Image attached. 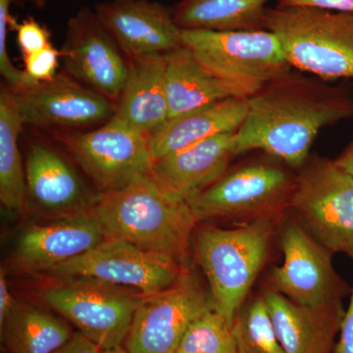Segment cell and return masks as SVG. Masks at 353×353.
I'll return each instance as SVG.
<instances>
[{
  "instance_id": "cell-1",
  "label": "cell",
  "mask_w": 353,
  "mask_h": 353,
  "mask_svg": "<svg viewBox=\"0 0 353 353\" xmlns=\"http://www.w3.org/2000/svg\"><path fill=\"white\" fill-rule=\"evenodd\" d=\"M350 119V88L292 70L248 99V114L236 132V153L262 150L301 169L321 130Z\"/></svg>"
},
{
  "instance_id": "cell-2",
  "label": "cell",
  "mask_w": 353,
  "mask_h": 353,
  "mask_svg": "<svg viewBox=\"0 0 353 353\" xmlns=\"http://www.w3.org/2000/svg\"><path fill=\"white\" fill-rule=\"evenodd\" d=\"M90 213L105 239L129 241L183 267L199 222L188 201L165 190L152 173L101 194Z\"/></svg>"
},
{
  "instance_id": "cell-3",
  "label": "cell",
  "mask_w": 353,
  "mask_h": 353,
  "mask_svg": "<svg viewBox=\"0 0 353 353\" xmlns=\"http://www.w3.org/2000/svg\"><path fill=\"white\" fill-rule=\"evenodd\" d=\"M275 214L234 229L208 227L197 232L196 259L208 281L213 309L230 326L266 261Z\"/></svg>"
},
{
  "instance_id": "cell-4",
  "label": "cell",
  "mask_w": 353,
  "mask_h": 353,
  "mask_svg": "<svg viewBox=\"0 0 353 353\" xmlns=\"http://www.w3.org/2000/svg\"><path fill=\"white\" fill-rule=\"evenodd\" d=\"M263 27L277 37L292 68L327 82L353 79V13L267 7Z\"/></svg>"
},
{
  "instance_id": "cell-5",
  "label": "cell",
  "mask_w": 353,
  "mask_h": 353,
  "mask_svg": "<svg viewBox=\"0 0 353 353\" xmlns=\"http://www.w3.org/2000/svg\"><path fill=\"white\" fill-rule=\"evenodd\" d=\"M183 41L234 97L250 99L292 69L277 37L267 30H183Z\"/></svg>"
},
{
  "instance_id": "cell-6",
  "label": "cell",
  "mask_w": 353,
  "mask_h": 353,
  "mask_svg": "<svg viewBox=\"0 0 353 353\" xmlns=\"http://www.w3.org/2000/svg\"><path fill=\"white\" fill-rule=\"evenodd\" d=\"M64 279L43 290V301L102 350L122 347L145 296L95 279Z\"/></svg>"
},
{
  "instance_id": "cell-7",
  "label": "cell",
  "mask_w": 353,
  "mask_h": 353,
  "mask_svg": "<svg viewBox=\"0 0 353 353\" xmlns=\"http://www.w3.org/2000/svg\"><path fill=\"white\" fill-rule=\"evenodd\" d=\"M289 208L323 245L353 261V176L334 160L309 157L296 175Z\"/></svg>"
},
{
  "instance_id": "cell-8",
  "label": "cell",
  "mask_w": 353,
  "mask_h": 353,
  "mask_svg": "<svg viewBox=\"0 0 353 353\" xmlns=\"http://www.w3.org/2000/svg\"><path fill=\"white\" fill-rule=\"evenodd\" d=\"M58 141L101 194L124 189L152 173L150 137L115 116L88 132H57Z\"/></svg>"
},
{
  "instance_id": "cell-9",
  "label": "cell",
  "mask_w": 353,
  "mask_h": 353,
  "mask_svg": "<svg viewBox=\"0 0 353 353\" xmlns=\"http://www.w3.org/2000/svg\"><path fill=\"white\" fill-rule=\"evenodd\" d=\"M296 176L271 162L229 169L219 180L188 199L197 221L257 218L289 206Z\"/></svg>"
},
{
  "instance_id": "cell-10",
  "label": "cell",
  "mask_w": 353,
  "mask_h": 353,
  "mask_svg": "<svg viewBox=\"0 0 353 353\" xmlns=\"http://www.w3.org/2000/svg\"><path fill=\"white\" fill-rule=\"evenodd\" d=\"M210 309V292L185 270L170 287L143 296L124 347L129 353H176L190 325Z\"/></svg>"
},
{
  "instance_id": "cell-11",
  "label": "cell",
  "mask_w": 353,
  "mask_h": 353,
  "mask_svg": "<svg viewBox=\"0 0 353 353\" xmlns=\"http://www.w3.org/2000/svg\"><path fill=\"white\" fill-rule=\"evenodd\" d=\"M284 261L271 273L274 290L294 303L321 307L341 303L352 292L334 271V253L297 222L285 225L281 234Z\"/></svg>"
},
{
  "instance_id": "cell-12",
  "label": "cell",
  "mask_w": 353,
  "mask_h": 353,
  "mask_svg": "<svg viewBox=\"0 0 353 353\" xmlns=\"http://www.w3.org/2000/svg\"><path fill=\"white\" fill-rule=\"evenodd\" d=\"M185 270L173 260L145 252L129 241L105 239L80 256L55 267L46 275L92 278L150 296L170 287Z\"/></svg>"
},
{
  "instance_id": "cell-13",
  "label": "cell",
  "mask_w": 353,
  "mask_h": 353,
  "mask_svg": "<svg viewBox=\"0 0 353 353\" xmlns=\"http://www.w3.org/2000/svg\"><path fill=\"white\" fill-rule=\"evenodd\" d=\"M11 90L24 126L73 131L101 126L115 115V103L64 71L48 82Z\"/></svg>"
},
{
  "instance_id": "cell-14",
  "label": "cell",
  "mask_w": 353,
  "mask_h": 353,
  "mask_svg": "<svg viewBox=\"0 0 353 353\" xmlns=\"http://www.w3.org/2000/svg\"><path fill=\"white\" fill-rule=\"evenodd\" d=\"M65 73L117 103L128 75V60L94 11L80 9L67 22L61 50Z\"/></svg>"
},
{
  "instance_id": "cell-15",
  "label": "cell",
  "mask_w": 353,
  "mask_h": 353,
  "mask_svg": "<svg viewBox=\"0 0 353 353\" xmlns=\"http://www.w3.org/2000/svg\"><path fill=\"white\" fill-rule=\"evenodd\" d=\"M126 57L167 54L183 46L173 8L152 0H109L94 10Z\"/></svg>"
},
{
  "instance_id": "cell-16",
  "label": "cell",
  "mask_w": 353,
  "mask_h": 353,
  "mask_svg": "<svg viewBox=\"0 0 353 353\" xmlns=\"http://www.w3.org/2000/svg\"><path fill=\"white\" fill-rule=\"evenodd\" d=\"M25 171L27 202L57 218L88 212L101 194L88 189L65 155L41 139L30 143Z\"/></svg>"
},
{
  "instance_id": "cell-17",
  "label": "cell",
  "mask_w": 353,
  "mask_h": 353,
  "mask_svg": "<svg viewBox=\"0 0 353 353\" xmlns=\"http://www.w3.org/2000/svg\"><path fill=\"white\" fill-rule=\"evenodd\" d=\"M105 240L99 222L88 212L57 217L34 225L21 234L13 266L26 273H48Z\"/></svg>"
},
{
  "instance_id": "cell-18",
  "label": "cell",
  "mask_w": 353,
  "mask_h": 353,
  "mask_svg": "<svg viewBox=\"0 0 353 353\" xmlns=\"http://www.w3.org/2000/svg\"><path fill=\"white\" fill-rule=\"evenodd\" d=\"M236 155V132L221 134L154 160L152 175L165 190L188 201L219 180Z\"/></svg>"
},
{
  "instance_id": "cell-19",
  "label": "cell",
  "mask_w": 353,
  "mask_h": 353,
  "mask_svg": "<svg viewBox=\"0 0 353 353\" xmlns=\"http://www.w3.org/2000/svg\"><path fill=\"white\" fill-rule=\"evenodd\" d=\"M264 297L285 353H334L345 312L341 301L306 307L274 290Z\"/></svg>"
},
{
  "instance_id": "cell-20",
  "label": "cell",
  "mask_w": 353,
  "mask_h": 353,
  "mask_svg": "<svg viewBox=\"0 0 353 353\" xmlns=\"http://www.w3.org/2000/svg\"><path fill=\"white\" fill-rule=\"evenodd\" d=\"M127 60L126 82L114 116L150 137L169 120L165 55L127 57Z\"/></svg>"
},
{
  "instance_id": "cell-21",
  "label": "cell",
  "mask_w": 353,
  "mask_h": 353,
  "mask_svg": "<svg viewBox=\"0 0 353 353\" xmlns=\"http://www.w3.org/2000/svg\"><path fill=\"white\" fill-rule=\"evenodd\" d=\"M248 110V99L233 97L171 118L150 137L153 160L218 134L238 131Z\"/></svg>"
},
{
  "instance_id": "cell-22",
  "label": "cell",
  "mask_w": 353,
  "mask_h": 353,
  "mask_svg": "<svg viewBox=\"0 0 353 353\" xmlns=\"http://www.w3.org/2000/svg\"><path fill=\"white\" fill-rule=\"evenodd\" d=\"M165 60L169 119L211 102L233 97L226 87L203 69L185 46L165 54Z\"/></svg>"
},
{
  "instance_id": "cell-23",
  "label": "cell",
  "mask_w": 353,
  "mask_h": 353,
  "mask_svg": "<svg viewBox=\"0 0 353 353\" xmlns=\"http://www.w3.org/2000/svg\"><path fill=\"white\" fill-rule=\"evenodd\" d=\"M267 0H179L174 18L182 30H264Z\"/></svg>"
},
{
  "instance_id": "cell-24",
  "label": "cell",
  "mask_w": 353,
  "mask_h": 353,
  "mask_svg": "<svg viewBox=\"0 0 353 353\" xmlns=\"http://www.w3.org/2000/svg\"><path fill=\"white\" fill-rule=\"evenodd\" d=\"M0 331L9 353H54L74 334L64 319L19 303Z\"/></svg>"
},
{
  "instance_id": "cell-25",
  "label": "cell",
  "mask_w": 353,
  "mask_h": 353,
  "mask_svg": "<svg viewBox=\"0 0 353 353\" xmlns=\"http://www.w3.org/2000/svg\"><path fill=\"white\" fill-rule=\"evenodd\" d=\"M24 123L10 88L0 92V201L8 211L21 213L27 204L25 165L18 139Z\"/></svg>"
},
{
  "instance_id": "cell-26",
  "label": "cell",
  "mask_w": 353,
  "mask_h": 353,
  "mask_svg": "<svg viewBox=\"0 0 353 353\" xmlns=\"http://www.w3.org/2000/svg\"><path fill=\"white\" fill-rule=\"evenodd\" d=\"M238 353H285L265 297L243 304L233 324Z\"/></svg>"
},
{
  "instance_id": "cell-27",
  "label": "cell",
  "mask_w": 353,
  "mask_h": 353,
  "mask_svg": "<svg viewBox=\"0 0 353 353\" xmlns=\"http://www.w3.org/2000/svg\"><path fill=\"white\" fill-rule=\"evenodd\" d=\"M176 353H238L233 327L210 309L190 325Z\"/></svg>"
},
{
  "instance_id": "cell-28",
  "label": "cell",
  "mask_w": 353,
  "mask_h": 353,
  "mask_svg": "<svg viewBox=\"0 0 353 353\" xmlns=\"http://www.w3.org/2000/svg\"><path fill=\"white\" fill-rule=\"evenodd\" d=\"M16 0H0V73L8 83V88L19 90L32 85L24 71L19 70L11 61L7 50L8 26L14 20L10 15V6Z\"/></svg>"
},
{
  "instance_id": "cell-29",
  "label": "cell",
  "mask_w": 353,
  "mask_h": 353,
  "mask_svg": "<svg viewBox=\"0 0 353 353\" xmlns=\"http://www.w3.org/2000/svg\"><path fill=\"white\" fill-rule=\"evenodd\" d=\"M61 50H58L53 44L43 50L23 57L26 77L32 85L48 82L57 75Z\"/></svg>"
},
{
  "instance_id": "cell-30",
  "label": "cell",
  "mask_w": 353,
  "mask_h": 353,
  "mask_svg": "<svg viewBox=\"0 0 353 353\" xmlns=\"http://www.w3.org/2000/svg\"><path fill=\"white\" fill-rule=\"evenodd\" d=\"M17 32V43L23 57L37 52L52 44L51 34L48 28L44 27L34 18L29 17L17 23L15 20L10 25Z\"/></svg>"
},
{
  "instance_id": "cell-31",
  "label": "cell",
  "mask_w": 353,
  "mask_h": 353,
  "mask_svg": "<svg viewBox=\"0 0 353 353\" xmlns=\"http://www.w3.org/2000/svg\"><path fill=\"white\" fill-rule=\"evenodd\" d=\"M279 7H309L353 13V0H278Z\"/></svg>"
},
{
  "instance_id": "cell-32",
  "label": "cell",
  "mask_w": 353,
  "mask_h": 353,
  "mask_svg": "<svg viewBox=\"0 0 353 353\" xmlns=\"http://www.w3.org/2000/svg\"><path fill=\"white\" fill-rule=\"evenodd\" d=\"M104 350L85 338L80 332H76L71 340L54 353H103Z\"/></svg>"
},
{
  "instance_id": "cell-33",
  "label": "cell",
  "mask_w": 353,
  "mask_h": 353,
  "mask_svg": "<svg viewBox=\"0 0 353 353\" xmlns=\"http://www.w3.org/2000/svg\"><path fill=\"white\" fill-rule=\"evenodd\" d=\"M17 303L7 284L6 270L1 268L0 271V326L12 312Z\"/></svg>"
},
{
  "instance_id": "cell-34",
  "label": "cell",
  "mask_w": 353,
  "mask_h": 353,
  "mask_svg": "<svg viewBox=\"0 0 353 353\" xmlns=\"http://www.w3.org/2000/svg\"><path fill=\"white\" fill-rule=\"evenodd\" d=\"M334 161L341 168L353 176V136L347 148L343 150L336 159H334Z\"/></svg>"
},
{
  "instance_id": "cell-35",
  "label": "cell",
  "mask_w": 353,
  "mask_h": 353,
  "mask_svg": "<svg viewBox=\"0 0 353 353\" xmlns=\"http://www.w3.org/2000/svg\"><path fill=\"white\" fill-rule=\"evenodd\" d=\"M15 2L18 4H24L25 2H28L38 9H43L46 6V0H16Z\"/></svg>"
},
{
  "instance_id": "cell-36",
  "label": "cell",
  "mask_w": 353,
  "mask_h": 353,
  "mask_svg": "<svg viewBox=\"0 0 353 353\" xmlns=\"http://www.w3.org/2000/svg\"><path fill=\"white\" fill-rule=\"evenodd\" d=\"M103 353H129L125 347H118L111 348V350H104Z\"/></svg>"
}]
</instances>
